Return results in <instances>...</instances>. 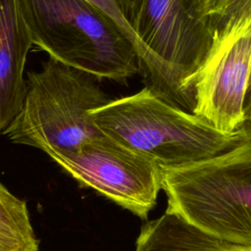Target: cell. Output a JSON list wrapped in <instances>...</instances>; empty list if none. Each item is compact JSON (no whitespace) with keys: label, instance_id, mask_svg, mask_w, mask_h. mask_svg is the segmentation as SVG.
I'll list each match as a JSON object with an SVG mask.
<instances>
[{"label":"cell","instance_id":"cell-12","mask_svg":"<svg viewBox=\"0 0 251 251\" xmlns=\"http://www.w3.org/2000/svg\"><path fill=\"white\" fill-rule=\"evenodd\" d=\"M199 12L203 18L211 23V20L218 14L225 0H196Z\"/></svg>","mask_w":251,"mask_h":251},{"label":"cell","instance_id":"cell-8","mask_svg":"<svg viewBox=\"0 0 251 251\" xmlns=\"http://www.w3.org/2000/svg\"><path fill=\"white\" fill-rule=\"evenodd\" d=\"M32 45L19 0H0V133L22 109L27 88L25 67Z\"/></svg>","mask_w":251,"mask_h":251},{"label":"cell","instance_id":"cell-7","mask_svg":"<svg viewBox=\"0 0 251 251\" xmlns=\"http://www.w3.org/2000/svg\"><path fill=\"white\" fill-rule=\"evenodd\" d=\"M251 65V20L214 33L212 47L192 79L193 114L225 133L245 123Z\"/></svg>","mask_w":251,"mask_h":251},{"label":"cell","instance_id":"cell-1","mask_svg":"<svg viewBox=\"0 0 251 251\" xmlns=\"http://www.w3.org/2000/svg\"><path fill=\"white\" fill-rule=\"evenodd\" d=\"M230 148L207 159L161 167L166 211L214 236L251 245V126Z\"/></svg>","mask_w":251,"mask_h":251},{"label":"cell","instance_id":"cell-4","mask_svg":"<svg viewBox=\"0 0 251 251\" xmlns=\"http://www.w3.org/2000/svg\"><path fill=\"white\" fill-rule=\"evenodd\" d=\"M97 79L49 57L40 72L27 74L22 109L3 134L50 157L77 152L101 132L91 111L111 100Z\"/></svg>","mask_w":251,"mask_h":251},{"label":"cell","instance_id":"cell-14","mask_svg":"<svg viewBox=\"0 0 251 251\" xmlns=\"http://www.w3.org/2000/svg\"><path fill=\"white\" fill-rule=\"evenodd\" d=\"M244 112H245L246 121L251 119V65H250V72H249V77H248L247 92H246V97L244 102Z\"/></svg>","mask_w":251,"mask_h":251},{"label":"cell","instance_id":"cell-15","mask_svg":"<svg viewBox=\"0 0 251 251\" xmlns=\"http://www.w3.org/2000/svg\"><path fill=\"white\" fill-rule=\"evenodd\" d=\"M244 124H246V125H249V126H251V119H249L248 121H246Z\"/></svg>","mask_w":251,"mask_h":251},{"label":"cell","instance_id":"cell-5","mask_svg":"<svg viewBox=\"0 0 251 251\" xmlns=\"http://www.w3.org/2000/svg\"><path fill=\"white\" fill-rule=\"evenodd\" d=\"M143 82L159 97L193 113L192 79L213 41L211 23L196 0H142L132 24Z\"/></svg>","mask_w":251,"mask_h":251},{"label":"cell","instance_id":"cell-3","mask_svg":"<svg viewBox=\"0 0 251 251\" xmlns=\"http://www.w3.org/2000/svg\"><path fill=\"white\" fill-rule=\"evenodd\" d=\"M91 117L103 133L151 158L160 167L207 159L230 148L243 135L242 126L233 133L219 131L146 86L93 109Z\"/></svg>","mask_w":251,"mask_h":251},{"label":"cell","instance_id":"cell-2","mask_svg":"<svg viewBox=\"0 0 251 251\" xmlns=\"http://www.w3.org/2000/svg\"><path fill=\"white\" fill-rule=\"evenodd\" d=\"M32 43L71 68L120 83L140 72L133 43L88 0H19Z\"/></svg>","mask_w":251,"mask_h":251},{"label":"cell","instance_id":"cell-11","mask_svg":"<svg viewBox=\"0 0 251 251\" xmlns=\"http://www.w3.org/2000/svg\"><path fill=\"white\" fill-rule=\"evenodd\" d=\"M248 20H251V0H225L211 25L215 33Z\"/></svg>","mask_w":251,"mask_h":251},{"label":"cell","instance_id":"cell-6","mask_svg":"<svg viewBox=\"0 0 251 251\" xmlns=\"http://www.w3.org/2000/svg\"><path fill=\"white\" fill-rule=\"evenodd\" d=\"M51 159L82 185L141 219L155 207L162 189L158 163L102 131L86 140L77 152Z\"/></svg>","mask_w":251,"mask_h":251},{"label":"cell","instance_id":"cell-10","mask_svg":"<svg viewBox=\"0 0 251 251\" xmlns=\"http://www.w3.org/2000/svg\"><path fill=\"white\" fill-rule=\"evenodd\" d=\"M37 250L38 240L25 201L13 195L0 182V251Z\"/></svg>","mask_w":251,"mask_h":251},{"label":"cell","instance_id":"cell-9","mask_svg":"<svg viewBox=\"0 0 251 251\" xmlns=\"http://www.w3.org/2000/svg\"><path fill=\"white\" fill-rule=\"evenodd\" d=\"M135 251H251V245L214 236L166 211L141 227Z\"/></svg>","mask_w":251,"mask_h":251},{"label":"cell","instance_id":"cell-13","mask_svg":"<svg viewBox=\"0 0 251 251\" xmlns=\"http://www.w3.org/2000/svg\"><path fill=\"white\" fill-rule=\"evenodd\" d=\"M119 3L121 5L124 17L132 28V24L134 23L138 14L142 0H119Z\"/></svg>","mask_w":251,"mask_h":251}]
</instances>
